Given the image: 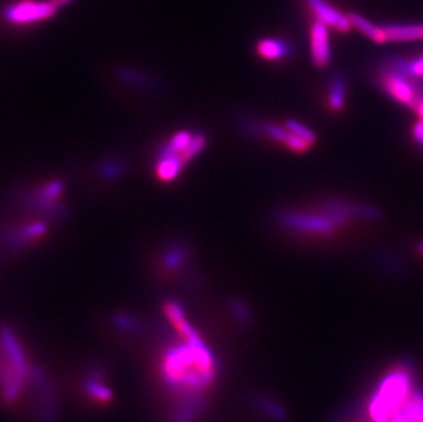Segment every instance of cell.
I'll return each mask as SVG.
<instances>
[{
    "label": "cell",
    "instance_id": "cell-1",
    "mask_svg": "<svg viewBox=\"0 0 423 422\" xmlns=\"http://www.w3.org/2000/svg\"><path fill=\"white\" fill-rule=\"evenodd\" d=\"M163 312L176 329L177 340L162 355V377L173 395L180 398L172 422H195L215 377L212 352L189 323L177 302H166Z\"/></svg>",
    "mask_w": 423,
    "mask_h": 422
},
{
    "label": "cell",
    "instance_id": "cell-2",
    "mask_svg": "<svg viewBox=\"0 0 423 422\" xmlns=\"http://www.w3.org/2000/svg\"><path fill=\"white\" fill-rule=\"evenodd\" d=\"M43 369L36 365L17 333L8 328H0V402L10 408L30 402L33 391L44 377Z\"/></svg>",
    "mask_w": 423,
    "mask_h": 422
},
{
    "label": "cell",
    "instance_id": "cell-3",
    "mask_svg": "<svg viewBox=\"0 0 423 422\" xmlns=\"http://www.w3.org/2000/svg\"><path fill=\"white\" fill-rule=\"evenodd\" d=\"M410 373L398 369L391 373L380 387L370 403V419L374 422H389L404 406L410 396Z\"/></svg>",
    "mask_w": 423,
    "mask_h": 422
},
{
    "label": "cell",
    "instance_id": "cell-4",
    "mask_svg": "<svg viewBox=\"0 0 423 422\" xmlns=\"http://www.w3.org/2000/svg\"><path fill=\"white\" fill-rule=\"evenodd\" d=\"M276 222L287 229L296 233L327 236L336 232L337 223H334L323 212H303V211L285 210L276 215Z\"/></svg>",
    "mask_w": 423,
    "mask_h": 422
},
{
    "label": "cell",
    "instance_id": "cell-5",
    "mask_svg": "<svg viewBox=\"0 0 423 422\" xmlns=\"http://www.w3.org/2000/svg\"><path fill=\"white\" fill-rule=\"evenodd\" d=\"M420 77L414 79H407L403 74L389 69L388 66H382L380 69L378 80L381 83V88L395 101H398L402 105L407 106L411 110H417L418 105V97L414 88L415 80Z\"/></svg>",
    "mask_w": 423,
    "mask_h": 422
},
{
    "label": "cell",
    "instance_id": "cell-6",
    "mask_svg": "<svg viewBox=\"0 0 423 422\" xmlns=\"http://www.w3.org/2000/svg\"><path fill=\"white\" fill-rule=\"evenodd\" d=\"M206 143L207 140L203 134H192L189 132H180V133H176L172 137V140L166 144L161 158L172 159L180 168H183L206 147Z\"/></svg>",
    "mask_w": 423,
    "mask_h": 422
},
{
    "label": "cell",
    "instance_id": "cell-7",
    "mask_svg": "<svg viewBox=\"0 0 423 422\" xmlns=\"http://www.w3.org/2000/svg\"><path fill=\"white\" fill-rule=\"evenodd\" d=\"M58 7L51 1H34V0H23L11 7H8L4 12L6 18L18 25L36 23L51 18L56 12Z\"/></svg>",
    "mask_w": 423,
    "mask_h": 422
},
{
    "label": "cell",
    "instance_id": "cell-8",
    "mask_svg": "<svg viewBox=\"0 0 423 422\" xmlns=\"http://www.w3.org/2000/svg\"><path fill=\"white\" fill-rule=\"evenodd\" d=\"M306 3L310 10L317 15L318 21L323 22L324 25L344 33L349 32V29L352 28L349 17L342 14L327 0H306Z\"/></svg>",
    "mask_w": 423,
    "mask_h": 422
},
{
    "label": "cell",
    "instance_id": "cell-9",
    "mask_svg": "<svg viewBox=\"0 0 423 422\" xmlns=\"http://www.w3.org/2000/svg\"><path fill=\"white\" fill-rule=\"evenodd\" d=\"M311 58L319 69L326 68L331 59L327 25L318 19L311 26Z\"/></svg>",
    "mask_w": 423,
    "mask_h": 422
},
{
    "label": "cell",
    "instance_id": "cell-10",
    "mask_svg": "<svg viewBox=\"0 0 423 422\" xmlns=\"http://www.w3.org/2000/svg\"><path fill=\"white\" fill-rule=\"evenodd\" d=\"M84 391L88 399L98 406H107L114 396L112 391L107 385L103 372L99 369H91L87 372L84 380Z\"/></svg>",
    "mask_w": 423,
    "mask_h": 422
},
{
    "label": "cell",
    "instance_id": "cell-11",
    "mask_svg": "<svg viewBox=\"0 0 423 422\" xmlns=\"http://www.w3.org/2000/svg\"><path fill=\"white\" fill-rule=\"evenodd\" d=\"M256 51L265 59L277 61V59H282V58L291 57L293 54V47L289 43L284 41V40L263 39V40H260L258 43Z\"/></svg>",
    "mask_w": 423,
    "mask_h": 422
},
{
    "label": "cell",
    "instance_id": "cell-12",
    "mask_svg": "<svg viewBox=\"0 0 423 422\" xmlns=\"http://www.w3.org/2000/svg\"><path fill=\"white\" fill-rule=\"evenodd\" d=\"M386 41H411L423 39V25H398L391 23L384 28Z\"/></svg>",
    "mask_w": 423,
    "mask_h": 422
},
{
    "label": "cell",
    "instance_id": "cell-13",
    "mask_svg": "<svg viewBox=\"0 0 423 422\" xmlns=\"http://www.w3.org/2000/svg\"><path fill=\"white\" fill-rule=\"evenodd\" d=\"M329 92H327V105L333 111H340L345 106L347 99V79L341 74H334L329 81Z\"/></svg>",
    "mask_w": 423,
    "mask_h": 422
},
{
    "label": "cell",
    "instance_id": "cell-14",
    "mask_svg": "<svg viewBox=\"0 0 423 422\" xmlns=\"http://www.w3.org/2000/svg\"><path fill=\"white\" fill-rule=\"evenodd\" d=\"M349 21L352 23V26H355L356 29H359L363 34H366L369 39H371L375 43H385V33L382 28H378L377 25H374L371 21H369L367 18H364L363 15H360L359 12H349L348 14Z\"/></svg>",
    "mask_w": 423,
    "mask_h": 422
},
{
    "label": "cell",
    "instance_id": "cell-15",
    "mask_svg": "<svg viewBox=\"0 0 423 422\" xmlns=\"http://www.w3.org/2000/svg\"><path fill=\"white\" fill-rule=\"evenodd\" d=\"M322 212L329 217L334 223L341 225L348 222L351 217L349 203L344 201H327L322 206Z\"/></svg>",
    "mask_w": 423,
    "mask_h": 422
},
{
    "label": "cell",
    "instance_id": "cell-16",
    "mask_svg": "<svg viewBox=\"0 0 423 422\" xmlns=\"http://www.w3.org/2000/svg\"><path fill=\"white\" fill-rule=\"evenodd\" d=\"M252 132L254 133H260V134L267 136L269 139H273V140L280 141V143H284L287 136H288V133H289L287 128L276 125V123H263V125L254 123Z\"/></svg>",
    "mask_w": 423,
    "mask_h": 422
},
{
    "label": "cell",
    "instance_id": "cell-17",
    "mask_svg": "<svg viewBox=\"0 0 423 422\" xmlns=\"http://www.w3.org/2000/svg\"><path fill=\"white\" fill-rule=\"evenodd\" d=\"M351 215L369 219V221H377L382 218V211L377 206L366 205V203H349Z\"/></svg>",
    "mask_w": 423,
    "mask_h": 422
},
{
    "label": "cell",
    "instance_id": "cell-18",
    "mask_svg": "<svg viewBox=\"0 0 423 422\" xmlns=\"http://www.w3.org/2000/svg\"><path fill=\"white\" fill-rule=\"evenodd\" d=\"M285 128L288 129V132L295 133V134H298L299 137L305 139L310 145H314V144L317 143V134H316L310 128H307L306 125L300 123L299 121L288 119V121L285 122Z\"/></svg>",
    "mask_w": 423,
    "mask_h": 422
},
{
    "label": "cell",
    "instance_id": "cell-19",
    "mask_svg": "<svg viewBox=\"0 0 423 422\" xmlns=\"http://www.w3.org/2000/svg\"><path fill=\"white\" fill-rule=\"evenodd\" d=\"M284 144H285L289 150H292L293 152H299V154L306 152V151L311 147L305 139H302V137H299L298 134L291 133V132L288 133V136H287Z\"/></svg>",
    "mask_w": 423,
    "mask_h": 422
},
{
    "label": "cell",
    "instance_id": "cell-20",
    "mask_svg": "<svg viewBox=\"0 0 423 422\" xmlns=\"http://www.w3.org/2000/svg\"><path fill=\"white\" fill-rule=\"evenodd\" d=\"M413 137H414V141L417 143V145H420L421 148H423V118H421V119L414 125Z\"/></svg>",
    "mask_w": 423,
    "mask_h": 422
},
{
    "label": "cell",
    "instance_id": "cell-21",
    "mask_svg": "<svg viewBox=\"0 0 423 422\" xmlns=\"http://www.w3.org/2000/svg\"><path fill=\"white\" fill-rule=\"evenodd\" d=\"M411 73H413V76L422 79L423 57H421V58H420V59H417V61H411Z\"/></svg>",
    "mask_w": 423,
    "mask_h": 422
},
{
    "label": "cell",
    "instance_id": "cell-22",
    "mask_svg": "<svg viewBox=\"0 0 423 422\" xmlns=\"http://www.w3.org/2000/svg\"><path fill=\"white\" fill-rule=\"evenodd\" d=\"M233 310L237 316H240V319H247L248 318V312L247 309L241 305V303H234L233 305Z\"/></svg>",
    "mask_w": 423,
    "mask_h": 422
},
{
    "label": "cell",
    "instance_id": "cell-23",
    "mask_svg": "<svg viewBox=\"0 0 423 422\" xmlns=\"http://www.w3.org/2000/svg\"><path fill=\"white\" fill-rule=\"evenodd\" d=\"M415 111L418 112V115H420L421 118H423V98L418 101V105H417V110H415Z\"/></svg>",
    "mask_w": 423,
    "mask_h": 422
},
{
    "label": "cell",
    "instance_id": "cell-24",
    "mask_svg": "<svg viewBox=\"0 0 423 422\" xmlns=\"http://www.w3.org/2000/svg\"><path fill=\"white\" fill-rule=\"evenodd\" d=\"M58 8L61 7V6H65V4H68V3H70L72 0H51Z\"/></svg>",
    "mask_w": 423,
    "mask_h": 422
},
{
    "label": "cell",
    "instance_id": "cell-25",
    "mask_svg": "<svg viewBox=\"0 0 423 422\" xmlns=\"http://www.w3.org/2000/svg\"><path fill=\"white\" fill-rule=\"evenodd\" d=\"M418 250H420V252H421V254H423V240L422 241H421V243H420V245H418Z\"/></svg>",
    "mask_w": 423,
    "mask_h": 422
}]
</instances>
